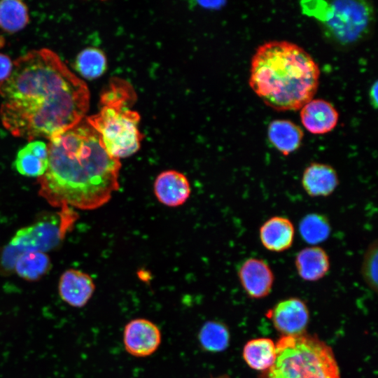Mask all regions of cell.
<instances>
[{
  "instance_id": "cell-1",
  "label": "cell",
  "mask_w": 378,
  "mask_h": 378,
  "mask_svg": "<svg viewBox=\"0 0 378 378\" xmlns=\"http://www.w3.org/2000/svg\"><path fill=\"white\" fill-rule=\"evenodd\" d=\"M0 118L13 135L51 138L79 124L89 108L85 83L48 48L31 50L13 63L0 83Z\"/></svg>"
},
{
  "instance_id": "cell-2",
  "label": "cell",
  "mask_w": 378,
  "mask_h": 378,
  "mask_svg": "<svg viewBox=\"0 0 378 378\" xmlns=\"http://www.w3.org/2000/svg\"><path fill=\"white\" fill-rule=\"evenodd\" d=\"M48 165L38 180L39 195L61 209L92 210L107 203L119 188V160L106 151L88 123L50 139Z\"/></svg>"
},
{
  "instance_id": "cell-3",
  "label": "cell",
  "mask_w": 378,
  "mask_h": 378,
  "mask_svg": "<svg viewBox=\"0 0 378 378\" xmlns=\"http://www.w3.org/2000/svg\"><path fill=\"white\" fill-rule=\"evenodd\" d=\"M319 76L318 66L302 48L272 41L260 46L253 55L249 85L272 108L298 110L313 99Z\"/></svg>"
},
{
  "instance_id": "cell-4",
  "label": "cell",
  "mask_w": 378,
  "mask_h": 378,
  "mask_svg": "<svg viewBox=\"0 0 378 378\" xmlns=\"http://www.w3.org/2000/svg\"><path fill=\"white\" fill-rule=\"evenodd\" d=\"M134 98L130 84L113 79L101 96L99 112L87 118L99 134L107 153L118 160L134 154L143 139L138 127L139 115L128 106Z\"/></svg>"
},
{
  "instance_id": "cell-5",
  "label": "cell",
  "mask_w": 378,
  "mask_h": 378,
  "mask_svg": "<svg viewBox=\"0 0 378 378\" xmlns=\"http://www.w3.org/2000/svg\"><path fill=\"white\" fill-rule=\"evenodd\" d=\"M267 378H340L330 346L315 336H283Z\"/></svg>"
},
{
  "instance_id": "cell-6",
  "label": "cell",
  "mask_w": 378,
  "mask_h": 378,
  "mask_svg": "<svg viewBox=\"0 0 378 378\" xmlns=\"http://www.w3.org/2000/svg\"><path fill=\"white\" fill-rule=\"evenodd\" d=\"M76 218L71 208H64L57 215L41 218L18 230L0 252V273L13 274L17 259L24 253H46L58 247Z\"/></svg>"
},
{
  "instance_id": "cell-7",
  "label": "cell",
  "mask_w": 378,
  "mask_h": 378,
  "mask_svg": "<svg viewBox=\"0 0 378 378\" xmlns=\"http://www.w3.org/2000/svg\"><path fill=\"white\" fill-rule=\"evenodd\" d=\"M327 4L316 16L330 38L348 45L360 40L368 33L373 18V8L368 2L344 0Z\"/></svg>"
},
{
  "instance_id": "cell-8",
  "label": "cell",
  "mask_w": 378,
  "mask_h": 378,
  "mask_svg": "<svg viewBox=\"0 0 378 378\" xmlns=\"http://www.w3.org/2000/svg\"><path fill=\"white\" fill-rule=\"evenodd\" d=\"M125 351L132 356L144 358L151 356L160 346L162 332L153 321L136 318L125 324L122 334Z\"/></svg>"
},
{
  "instance_id": "cell-9",
  "label": "cell",
  "mask_w": 378,
  "mask_h": 378,
  "mask_svg": "<svg viewBox=\"0 0 378 378\" xmlns=\"http://www.w3.org/2000/svg\"><path fill=\"white\" fill-rule=\"evenodd\" d=\"M267 316L284 336L303 334L309 321L307 307L296 298L281 301L267 313Z\"/></svg>"
},
{
  "instance_id": "cell-10",
  "label": "cell",
  "mask_w": 378,
  "mask_h": 378,
  "mask_svg": "<svg viewBox=\"0 0 378 378\" xmlns=\"http://www.w3.org/2000/svg\"><path fill=\"white\" fill-rule=\"evenodd\" d=\"M238 276L246 294L253 298L267 296L271 292L274 281L269 264L258 258L245 260L239 268Z\"/></svg>"
},
{
  "instance_id": "cell-11",
  "label": "cell",
  "mask_w": 378,
  "mask_h": 378,
  "mask_svg": "<svg viewBox=\"0 0 378 378\" xmlns=\"http://www.w3.org/2000/svg\"><path fill=\"white\" fill-rule=\"evenodd\" d=\"M94 290L95 284L92 278L80 270H66L59 277V295L63 302L72 307L85 306Z\"/></svg>"
},
{
  "instance_id": "cell-12",
  "label": "cell",
  "mask_w": 378,
  "mask_h": 378,
  "mask_svg": "<svg viewBox=\"0 0 378 378\" xmlns=\"http://www.w3.org/2000/svg\"><path fill=\"white\" fill-rule=\"evenodd\" d=\"M154 192L162 204L178 206L183 204L190 196V183L183 174L176 170H166L155 178Z\"/></svg>"
},
{
  "instance_id": "cell-13",
  "label": "cell",
  "mask_w": 378,
  "mask_h": 378,
  "mask_svg": "<svg viewBox=\"0 0 378 378\" xmlns=\"http://www.w3.org/2000/svg\"><path fill=\"white\" fill-rule=\"evenodd\" d=\"M338 112L330 102L322 99H312L300 111V118L305 129L313 134H323L332 131L337 125Z\"/></svg>"
},
{
  "instance_id": "cell-14",
  "label": "cell",
  "mask_w": 378,
  "mask_h": 378,
  "mask_svg": "<svg viewBox=\"0 0 378 378\" xmlns=\"http://www.w3.org/2000/svg\"><path fill=\"white\" fill-rule=\"evenodd\" d=\"M262 245L268 251L280 253L290 248L295 237V227L291 220L275 216L265 220L259 229Z\"/></svg>"
},
{
  "instance_id": "cell-15",
  "label": "cell",
  "mask_w": 378,
  "mask_h": 378,
  "mask_svg": "<svg viewBox=\"0 0 378 378\" xmlns=\"http://www.w3.org/2000/svg\"><path fill=\"white\" fill-rule=\"evenodd\" d=\"M302 186L310 197H328L339 185L336 170L330 164L312 162L303 171Z\"/></svg>"
},
{
  "instance_id": "cell-16",
  "label": "cell",
  "mask_w": 378,
  "mask_h": 378,
  "mask_svg": "<svg viewBox=\"0 0 378 378\" xmlns=\"http://www.w3.org/2000/svg\"><path fill=\"white\" fill-rule=\"evenodd\" d=\"M295 266L301 279L316 281L328 274L330 261L328 254L323 248L312 246L302 248L296 254Z\"/></svg>"
},
{
  "instance_id": "cell-17",
  "label": "cell",
  "mask_w": 378,
  "mask_h": 378,
  "mask_svg": "<svg viewBox=\"0 0 378 378\" xmlns=\"http://www.w3.org/2000/svg\"><path fill=\"white\" fill-rule=\"evenodd\" d=\"M48 165V148L41 141H33L21 148L15 160L17 171L22 175L39 178Z\"/></svg>"
},
{
  "instance_id": "cell-18",
  "label": "cell",
  "mask_w": 378,
  "mask_h": 378,
  "mask_svg": "<svg viewBox=\"0 0 378 378\" xmlns=\"http://www.w3.org/2000/svg\"><path fill=\"white\" fill-rule=\"evenodd\" d=\"M302 129L288 120H275L268 127L267 136L271 144L287 156L297 150L303 139Z\"/></svg>"
},
{
  "instance_id": "cell-19",
  "label": "cell",
  "mask_w": 378,
  "mask_h": 378,
  "mask_svg": "<svg viewBox=\"0 0 378 378\" xmlns=\"http://www.w3.org/2000/svg\"><path fill=\"white\" fill-rule=\"evenodd\" d=\"M197 340L200 348L206 352L219 353L229 346L230 334L227 326L217 320L206 321L200 327Z\"/></svg>"
},
{
  "instance_id": "cell-20",
  "label": "cell",
  "mask_w": 378,
  "mask_h": 378,
  "mask_svg": "<svg viewBox=\"0 0 378 378\" xmlns=\"http://www.w3.org/2000/svg\"><path fill=\"white\" fill-rule=\"evenodd\" d=\"M243 358L248 365L254 370H269L276 359V346L268 338L251 340L244 346Z\"/></svg>"
},
{
  "instance_id": "cell-21",
  "label": "cell",
  "mask_w": 378,
  "mask_h": 378,
  "mask_svg": "<svg viewBox=\"0 0 378 378\" xmlns=\"http://www.w3.org/2000/svg\"><path fill=\"white\" fill-rule=\"evenodd\" d=\"M51 267L50 259L46 253L26 252L17 259L14 272L26 281H36L47 274Z\"/></svg>"
},
{
  "instance_id": "cell-22",
  "label": "cell",
  "mask_w": 378,
  "mask_h": 378,
  "mask_svg": "<svg viewBox=\"0 0 378 378\" xmlns=\"http://www.w3.org/2000/svg\"><path fill=\"white\" fill-rule=\"evenodd\" d=\"M299 232L304 241L315 245L325 241L328 238L331 226L329 220L323 214L311 213L300 220Z\"/></svg>"
},
{
  "instance_id": "cell-23",
  "label": "cell",
  "mask_w": 378,
  "mask_h": 378,
  "mask_svg": "<svg viewBox=\"0 0 378 378\" xmlns=\"http://www.w3.org/2000/svg\"><path fill=\"white\" fill-rule=\"evenodd\" d=\"M29 22L26 5L17 0L0 1V28L8 32H16L23 29Z\"/></svg>"
},
{
  "instance_id": "cell-24",
  "label": "cell",
  "mask_w": 378,
  "mask_h": 378,
  "mask_svg": "<svg viewBox=\"0 0 378 378\" xmlns=\"http://www.w3.org/2000/svg\"><path fill=\"white\" fill-rule=\"evenodd\" d=\"M106 58L104 52L94 48L82 50L75 61L76 71L85 78L94 79L101 76L106 69Z\"/></svg>"
},
{
  "instance_id": "cell-25",
  "label": "cell",
  "mask_w": 378,
  "mask_h": 378,
  "mask_svg": "<svg viewBox=\"0 0 378 378\" xmlns=\"http://www.w3.org/2000/svg\"><path fill=\"white\" fill-rule=\"evenodd\" d=\"M377 241L368 247L362 262L361 273L367 284L374 291L377 290Z\"/></svg>"
},
{
  "instance_id": "cell-26",
  "label": "cell",
  "mask_w": 378,
  "mask_h": 378,
  "mask_svg": "<svg viewBox=\"0 0 378 378\" xmlns=\"http://www.w3.org/2000/svg\"><path fill=\"white\" fill-rule=\"evenodd\" d=\"M13 65L8 56L0 53V83L8 78L13 69Z\"/></svg>"
},
{
  "instance_id": "cell-27",
  "label": "cell",
  "mask_w": 378,
  "mask_h": 378,
  "mask_svg": "<svg viewBox=\"0 0 378 378\" xmlns=\"http://www.w3.org/2000/svg\"><path fill=\"white\" fill-rule=\"evenodd\" d=\"M370 101L372 102V106L374 108H377V81H375V83L371 87V89L370 90Z\"/></svg>"
},
{
  "instance_id": "cell-28",
  "label": "cell",
  "mask_w": 378,
  "mask_h": 378,
  "mask_svg": "<svg viewBox=\"0 0 378 378\" xmlns=\"http://www.w3.org/2000/svg\"><path fill=\"white\" fill-rule=\"evenodd\" d=\"M209 378H230V377L227 374H223V375H220L218 377H211Z\"/></svg>"
}]
</instances>
